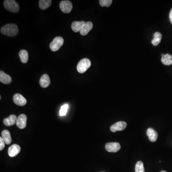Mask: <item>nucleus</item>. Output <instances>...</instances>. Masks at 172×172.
I'll use <instances>...</instances> for the list:
<instances>
[{"instance_id":"nucleus-26","label":"nucleus","mask_w":172,"mask_h":172,"mask_svg":"<svg viewBox=\"0 0 172 172\" xmlns=\"http://www.w3.org/2000/svg\"><path fill=\"white\" fill-rule=\"evenodd\" d=\"M169 18H170V22L171 24H172V8L170 12V14H169Z\"/></svg>"},{"instance_id":"nucleus-8","label":"nucleus","mask_w":172,"mask_h":172,"mask_svg":"<svg viewBox=\"0 0 172 172\" xmlns=\"http://www.w3.org/2000/svg\"><path fill=\"white\" fill-rule=\"evenodd\" d=\"M13 101L16 105L19 106H25L27 103V101L23 96L20 94H15L13 97Z\"/></svg>"},{"instance_id":"nucleus-2","label":"nucleus","mask_w":172,"mask_h":172,"mask_svg":"<svg viewBox=\"0 0 172 172\" xmlns=\"http://www.w3.org/2000/svg\"><path fill=\"white\" fill-rule=\"evenodd\" d=\"M3 5L7 10L12 13H15L19 11L18 3L14 0H6L4 1Z\"/></svg>"},{"instance_id":"nucleus-27","label":"nucleus","mask_w":172,"mask_h":172,"mask_svg":"<svg viewBox=\"0 0 172 172\" xmlns=\"http://www.w3.org/2000/svg\"><path fill=\"white\" fill-rule=\"evenodd\" d=\"M160 172H166V171H161Z\"/></svg>"},{"instance_id":"nucleus-11","label":"nucleus","mask_w":172,"mask_h":172,"mask_svg":"<svg viewBox=\"0 0 172 172\" xmlns=\"http://www.w3.org/2000/svg\"><path fill=\"white\" fill-rule=\"evenodd\" d=\"M84 21H75L71 24V28L74 32H80L82 29L83 27L85 24Z\"/></svg>"},{"instance_id":"nucleus-10","label":"nucleus","mask_w":172,"mask_h":172,"mask_svg":"<svg viewBox=\"0 0 172 172\" xmlns=\"http://www.w3.org/2000/svg\"><path fill=\"white\" fill-rule=\"evenodd\" d=\"M21 151V147L18 144H14L11 145L8 149V155L11 157L16 156Z\"/></svg>"},{"instance_id":"nucleus-29","label":"nucleus","mask_w":172,"mask_h":172,"mask_svg":"<svg viewBox=\"0 0 172 172\" xmlns=\"http://www.w3.org/2000/svg\"></svg>"},{"instance_id":"nucleus-22","label":"nucleus","mask_w":172,"mask_h":172,"mask_svg":"<svg viewBox=\"0 0 172 172\" xmlns=\"http://www.w3.org/2000/svg\"><path fill=\"white\" fill-rule=\"evenodd\" d=\"M136 172H145L143 164L142 161H138L136 165Z\"/></svg>"},{"instance_id":"nucleus-4","label":"nucleus","mask_w":172,"mask_h":172,"mask_svg":"<svg viewBox=\"0 0 172 172\" xmlns=\"http://www.w3.org/2000/svg\"><path fill=\"white\" fill-rule=\"evenodd\" d=\"M64 39L62 37L58 36L55 38L50 43V49L53 52H56L64 44Z\"/></svg>"},{"instance_id":"nucleus-18","label":"nucleus","mask_w":172,"mask_h":172,"mask_svg":"<svg viewBox=\"0 0 172 172\" xmlns=\"http://www.w3.org/2000/svg\"><path fill=\"white\" fill-rule=\"evenodd\" d=\"M162 38V35L160 32H155L154 34V38L151 41V43L154 46H158L161 41Z\"/></svg>"},{"instance_id":"nucleus-5","label":"nucleus","mask_w":172,"mask_h":172,"mask_svg":"<svg viewBox=\"0 0 172 172\" xmlns=\"http://www.w3.org/2000/svg\"><path fill=\"white\" fill-rule=\"evenodd\" d=\"M60 8L62 12L65 13H69L72 9V4L69 1H62L59 5Z\"/></svg>"},{"instance_id":"nucleus-6","label":"nucleus","mask_w":172,"mask_h":172,"mask_svg":"<svg viewBox=\"0 0 172 172\" xmlns=\"http://www.w3.org/2000/svg\"><path fill=\"white\" fill-rule=\"evenodd\" d=\"M105 149L109 153H116L120 150V145L118 143H109L105 145Z\"/></svg>"},{"instance_id":"nucleus-23","label":"nucleus","mask_w":172,"mask_h":172,"mask_svg":"<svg viewBox=\"0 0 172 172\" xmlns=\"http://www.w3.org/2000/svg\"><path fill=\"white\" fill-rule=\"evenodd\" d=\"M68 108V105L67 104H65L61 106L59 111V115L60 116H65L67 113V109Z\"/></svg>"},{"instance_id":"nucleus-24","label":"nucleus","mask_w":172,"mask_h":172,"mask_svg":"<svg viewBox=\"0 0 172 172\" xmlns=\"http://www.w3.org/2000/svg\"><path fill=\"white\" fill-rule=\"evenodd\" d=\"M100 5L102 7H109L110 6V5H112L113 1L112 0H100Z\"/></svg>"},{"instance_id":"nucleus-12","label":"nucleus","mask_w":172,"mask_h":172,"mask_svg":"<svg viewBox=\"0 0 172 172\" xmlns=\"http://www.w3.org/2000/svg\"><path fill=\"white\" fill-rule=\"evenodd\" d=\"M17 117L15 115H11L9 117L3 120V124L7 126H11L16 124Z\"/></svg>"},{"instance_id":"nucleus-15","label":"nucleus","mask_w":172,"mask_h":172,"mask_svg":"<svg viewBox=\"0 0 172 172\" xmlns=\"http://www.w3.org/2000/svg\"><path fill=\"white\" fill-rule=\"evenodd\" d=\"M40 86L43 88H47L50 84V78L48 74H44L39 81Z\"/></svg>"},{"instance_id":"nucleus-21","label":"nucleus","mask_w":172,"mask_h":172,"mask_svg":"<svg viewBox=\"0 0 172 172\" xmlns=\"http://www.w3.org/2000/svg\"><path fill=\"white\" fill-rule=\"evenodd\" d=\"M20 60L23 63H26L28 60V53L25 50H21L19 53Z\"/></svg>"},{"instance_id":"nucleus-14","label":"nucleus","mask_w":172,"mask_h":172,"mask_svg":"<svg viewBox=\"0 0 172 172\" xmlns=\"http://www.w3.org/2000/svg\"><path fill=\"white\" fill-rule=\"evenodd\" d=\"M12 79L11 77L6 73L1 71H0V81L5 84H9L12 82Z\"/></svg>"},{"instance_id":"nucleus-9","label":"nucleus","mask_w":172,"mask_h":172,"mask_svg":"<svg viewBox=\"0 0 172 172\" xmlns=\"http://www.w3.org/2000/svg\"><path fill=\"white\" fill-rule=\"evenodd\" d=\"M27 121V117L24 114H22L19 116L16 121V125L19 129H23L25 128Z\"/></svg>"},{"instance_id":"nucleus-28","label":"nucleus","mask_w":172,"mask_h":172,"mask_svg":"<svg viewBox=\"0 0 172 172\" xmlns=\"http://www.w3.org/2000/svg\"><path fill=\"white\" fill-rule=\"evenodd\" d=\"M162 56H163V55H164V54H162Z\"/></svg>"},{"instance_id":"nucleus-1","label":"nucleus","mask_w":172,"mask_h":172,"mask_svg":"<svg viewBox=\"0 0 172 172\" xmlns=\"http://www.w3.org/2000/svg\"><path fill=\"white\" fill-rule=\"evenodd\" d=\"M1 32L2 35L8 36L13 37L17 35L18 32V28L16 24H7L2 27Z\"/></svg>"},{"instance_id":"nucleus-17","label":"nucleus","mask_w":172,"mask_h":172,"mask_svg":"<svg viewBox=\"0 0 172 172\" xmlns=\"http://www.w3.org/2000/svg\"><path fill=\"white\" fill-rule=\"evenodd\" d=\"M2 136L6 144H10L12 143V138L9 131L7 130H3L2 132Z\"/></svg>"},{"instance_id":"nucleus-19","label":"nucleus","mask_w":172,"mask_h":172,"mask_svg":"<svg viewBox=\"0 0 172 172\" xmlns=\"http://www.w3.org/2000/svg\"><path fill=\"white\" fill-rule=\"evenodd\" d=\"M161 61L163 65L169 66L172 65V56L169 54L164 55L162 57Z\"/></svg>"},{"instance_id":"nucleus-3","label":"nucleus","mask_w":172,"mask_h":172,"mask_svg":"<svg viewBox=\"0 0 172 172\" xmlns=\"http://www.w3.org/2000/svg\"><path fill=\"white\" fill-rule=\"evenodd\" d=\"M91 66V62L88 59H84L78 62L77 66V70L80 73H84Z\"/></svg>"},{"instance_id":"nucleus-20","label":"nucleus","mask_w":172,"mask_h":172,"mask_svg":"<svg viewBox=\"0 0 172 172\" xmlns=\"http://www.w3.org/2000/svg\"><path fill=\"white\" fill-rule=\"evenodd\" d=\"M52 3L51 0H40L39 1V7L42 10H46L49 7Z\"/></svg>"},{"instance_id":"nucleus-7","label":"nucleus","mask_w":172,"mask_h":172,"mask_svg":"<svg viewBox=\"0 0 172 172\" xmlns=\"http://www.w3.org/2000/svg\"><path fill=\"white\" fill-rule=\"evenodd\" d=\"M126 122L124 121H119L116 122L110 127V130L112 132H116L117 131H122L124 130L127 127Z\"/></svg>"},{"instance_id":"nucleus-16","label":"nucleus","mask_w":172,"mask_h":172,"mask_svg":"<svg viewBox=\"0 0 172 172\" xmlns=\"http://www.w3.org/2000/svg\"><path fill=\"white\" fill-rule=\"evenodd\" d=\"M93 24L91 22H87L85 23L82 29L80 31V34L82 36H86L90 31L93 28Z\"/></svg>"},{"instance_id":"nucleus-13","label":"nucleus","mask_w":172,"mask_h":172,"mask_svg":"<svg viewBox=\"0 0 172 172\" xmlns=\"http://www.w3.org/2000/svg\"><path fill=\"white\" fill-rule=\"evenodd\" d=\"M147 135L149 137L150 141L151 142H156L158 137V134L154 129L149 128L147 130Z\"/></svg>"},{"instance_id":"nucleus-25","label":"nucleus","mask_w":172,"mask_h":172,"mask_svg":"<svg viewBox=\"0 0 172 172\" xmlns=\"http://www.w3.org/2000/svg\"><path fill=\"white\" fill-rule=\"evenodd\" d=\"M5 144H6V143H5V141H3L2 137H0V150L2 151L4 149Z\"/></svg>"}]
</instances>
